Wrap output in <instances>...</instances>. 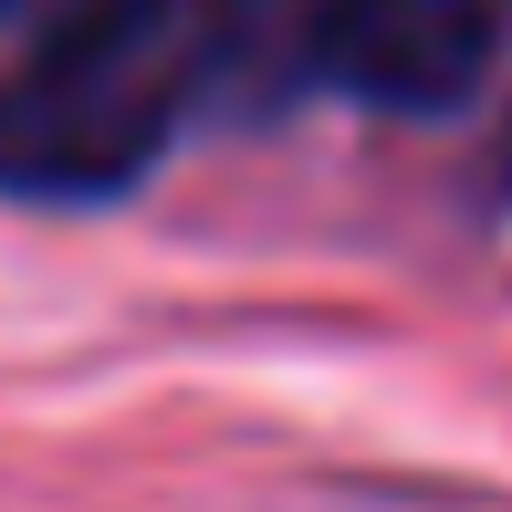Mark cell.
<instances>
[{"mask_svg": "<svg viewBox=\"0 0 512 512\" xmlns=\"http://www.w3.org/2000/svg\"><path fill=\"white\" fill-rule=\"evenodd\" d=\"M199 105V0H95L42 21L0 84V189L115 199Z\"/></svg>", "mask_w": 512, "mask_h": 512, "instance_id": "1", "label": "cell"}, {"mask_svg": "<svg viewBox=\"0 0 512 512\" xmlns=\"http://www.w3.org/2000/svg\"><path fill=\"white\" fill-rule=\"evenodd\" d=\"M492 42H502L492 0H345L335 84L387 115H450L492 74Z\"/></svg>", "mask_w": 512, "mask_h": 512, "instance_id": "2", "label": "cell"}, {"mask_svg": "<svg viewBox=\"0 0 512 512\" xmlns=\"http://www.w3.org/2000/svg\"><path fill=\"white\" fill-rule=\"evenodd\" d=\"M345 0H199V105L220 115H293L335 84Z\"/></svg>", "mask_w": 512, "mask_h": 512, "instance_id": "3", "label": "cell"}, {"mask_svg": "<svg viewBox=\"0 0 512 512\" xmlns=\"http://www.w3.org/2000/svg\"><path fill=\"white\" fill-rule=\"evenodd\" d=\"M95 11V0H0V21H21V32H42V21H74Z\"/></svg>", "mask_w": 512, "mask_h": 512, "instance_id": "4", "label": "cell"}, {"mask_svg": "<svg viewBox=\"0 0 512 512\" xmlns=\"http://www.w3.org/2000/svg\"><path fill=\"white\" fill-rule=\"evenodd\" d=\"M492 11H502V32H512V0H492Z\"/></svg>", "mask_w": 512, "mask_h": 512, "instance_id": "5", "label": "cell"}]
</instances>
